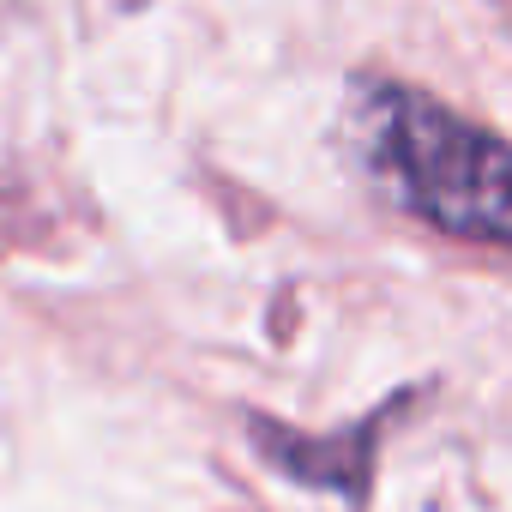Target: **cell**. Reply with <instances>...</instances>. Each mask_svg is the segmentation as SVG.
Instances as JSON below:
<instances>
[{"label": "cell", "mask_w": 512, "mask_h": 512, "mask_svg": "<svg viewBox=\"0 0 512 512\" xmlns=\"http://www.w3.org/2000/svg\"><path fill=\"white\" fill-rule=\"evenodd\" d=\"M350 139L362 169L428 229L452 241H506V145L500 133L464 121L440 97L392 79H356Z\"/></svg>", "instance_id": "1"}, {"label": "cell", "mask_w": 512, "mask_h": 512, "mask_svg": "<svg viewBox=\"0 0 512 512\" xmlns=\"http://www.w3.org/2000/svg\"><path fill=\"white\" fill-rule=\"evenodd\" d=\"M404 398H392L374 422H362V428H350L344 440H296L290 428H266V422H253V440H260V452L272 458V464H284L296 482H308V488H362V476H368V458H374V434H380V422L398 410Z\"/></svg>", "instance_id": "2"}]
</instances>
